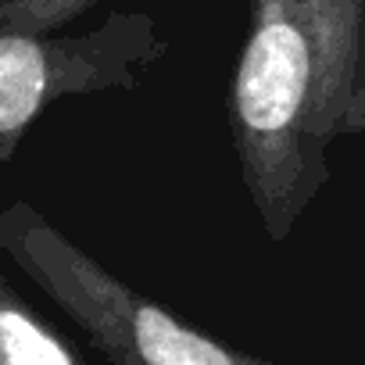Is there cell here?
Returning a JSON list of instances; mask_svg holds the SVG:
<instances>
[{"label": "cell", "instance_id": "cell-1", "mask_svg": "<svg viewBox=\"0 0 365 365\" xmlns=\"http://www.w3.org/2000/svg\"><path fill=\"white\" fill-rule=\"evenodd\" d=\"M226 115L247 201L279 244L329 182L333 143L365 133V0H251Z\"/></svg>", "mask_w": 365, "mask_h": 365}, {"label": "cell", "instance_id": "cell-2", "mask_svg": "<svg viewBox=\"0 0 365 365\" xmlns=\"http://www.w3.org/2000/svg\"><path fill=\"white\" fill-rule=\"evenodd\" d=\"M101 0H0V165L61 97L136 90L168 40L143 11H111L101 26L65 33Z\"/></svg>", "mask_w": 365, "mask_h": 365}, {"label": "cell", "instance_id": "cell-3", "mask_svg": "<svg viewBox=\"0 0 365 365\" xmlns=\"http://www.w3.org/2000/svg\"><path fill=\"white\" fill-rule=\"evenodd\" d=\"M4 251L108 358V365H240L222 340L108 272L29 201L0 208Z\"/></svg>", "mask_w": 365, "mask_h": 365}, {"label": "cell", "instance_id": "cell-4", "mask_svg": "<svg viewBox=\"0 0 365 365\" xmlns=\"http://www.w3.org/2000/svg\"><path fill=\"white\" fill-rule=\"evenodd\" d=\"M0 365H86L83 354L0 272Z\"/></svg>", "mask_w": 365, "mask_h": 365}, {"label": "cell", "instance_id": "cell-5", "mask_svg": "<svg viewBox=\"0 0 365 365\" xmlns=\"http://www.w3.org/2000/svg\"><path fill=\"white\" fill-rule=\"evenodd\" d=\"M237 361L240 365H279V361H269V358H258V354H247V351H237Z\"/></svg>", "mask_w": 365, "mask_h": 365}]
</instances>
